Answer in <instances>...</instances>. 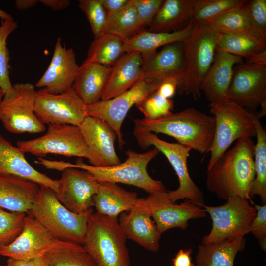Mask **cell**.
Returning <instances> with one entry per match:
<instances>
[{"instance_id": "d4e9b609", "label": "cell", "mask_w": 266, "mask_h": 266, "mask_svg": "<svg viewBox=\"0 0 266 266\" xmlns=\"http://www.w3.org/2000/svg\"><path fill=\"white\" fill-rule=\"evenodd\" d=\"M38 184L16 176L0 174V208L27 214L36 200Z\"/></svg>"}, {"instance_id": "7dc6e473", "label": "cell", "mask_w": 266, "mask_h": 266, "mask_svg": "<svg viewBox=\"0 0 266 266\" xmlns=\"http://www.w3.org/2000/svg\"><path fill=\"white\" fill-rule=\"evenodd\" d=\"M192 252L191 248L180 249L172 259V266H196L192 262L191 255Z\"/></svg>"}, {"instance_id": "9f6ffc18", "label": "cell", "mask_w": 266, "mask_h": 266, "mask_svg": "<svg viewBox=\"0 0 266 266\" xmlns=\"http://www.w3.org/2000/svg\"><path fill=\"white\" fill-rule=\"evenodd\" d=\"M3 96H4V93H3L2 90L0 89V104L1 102V100H2V98L3 97Z\"/></svg>"}, {"instance_id": "8fae6325", "label": "cell", "mask_w": 266, "mask_h": 266, "mask_svg": "<svg viewBox=\"0 0 266 266\" xmlns=\"http://www.w3.org/2000/svg\"><path fill=\"white\" fill-rule=\"evenodd\" d=\"M36 92L31 83H17L4 95L0 107V120L8 131L21 134L45 131L44 124L35 113Z\"/></svg>"}, {"instance_id": "1f68e13d", "label": "cell", "mask_w": 266, "mask_h": 266, "mask_svg": "<svg viewBox=\"0 0 266 266\" xmlns=\"http://www.w3.org/2000/svg\"><path fill=\"white\" fill-rule=\"evenodd\" d=\"M256 130L257 139L254 153L255 176L250 191L251 199L259 196L263 204L266 203V133L257 115L249 111Z\"/></svg>"}, {"instance_id": "f35d334b", "label": "cell", "mask_w": 266, "mask_h": 266, "mask_svg": "<svg viewBox=\"0 0 266 266\" xmlns=\"http://www.w3.org/2000/svg\"><path fill=\"white\" fill-rule=\"evenodd\" d=\"M27 214L8 212L0 208V253L21 233Z\"/></svg>"}, {"instance_id": "4dcf8cb0", "label": "cell", "mask_w": 266, "mask_h": 266, "mask_svg": "<svg viewBox=\"0 0 266 266\" xmlns=\"http://www.w3.org/2000/svg\"><path fill=\"white\" fill-rule=\"evenodd\" d=\"M44 257L49 266H97L83 245L57 239Z\"/></svg>"}, {"instance_id": "277c9868", "label": "cell", "mask_w": 266, "mask_h": 266, "mask_svg": "<svg viewBox=\"0 0 266 266\" xmlns=\"http://www.w3.org/2000/svg\"><path fill=\"white\" fill-rule=\"evenodd\" d=\"M92 208L82 214L65 207L51 189L40 186L38 197L27 214L35 219L55 239L83 244Z\"/></svg>"}, {"instance_id": "8992f818", "label": "cell", "mask_w": 266, "mask_h": 266, "mask_svg": "<svg viewBox=\"0 0 266 266\" xmlns=\"http://www.w3.org/2000/svg\"><path fill=\"white\" fill-rule=\"evenodd\" d=\"M160 151L154 148L139 153L131 149L126 152L127 159L119 164L108 167H98L84 163L78 159L75 164L67 163V167L84 170L98 182H111L134 186L149 194L166 191L163 183L153 179L147 170L149 163Z\"/></svg>"}, {"instance_id": "ee69618b", "label": "cell", "mask_w": 266, "mask_h": 266, "mask_svg": "<svg viewBox=\"0 0 266 266\" xmlns=\"http://www.w3.org/2000/svg\"><path fill=\"white\" fill-rule=\"evenodd\" d=\"M252 204L256 210V214L250 224L249 233L259 240L266 237V204Z\"/></svg>"}, {"instance_id": "f1b7e54d", "label": "cell", "mask_w": 266, "mask_h": 266, "mask_svg": "<svg viewBox=\"0 0 266 266\" xmlns=\"http://www.w3.org/2000/svg\"><path fill=\"white\" fill-rule=\"evenodd\" d=\"M244 237L214 243L200 244L195 258L196 266H233L238 252L245 247Z\"/></svg>"}, {"instance_id": "5bb4252c", "label": "cell", "mask_w": 266, "mask_h": 266, "mask_svg": "<svg viewBox=\"0 0 266 266\" xmlns=\"http://www.w3.org/2000/svg\"><path fill=\"white\" fill-rule=\"evenodd\" d=\"M227 98L249 111L257 112L266 100V66L244 62L236 65Z\"/></svg>"}, {"instance_id": "ba28073f", "label": "cell", "mask_w": 266, "mask_h": 266, "mask_svg": "<svg viewBox=\"0 0 266 266\" xmlns=\"http://www.w3.org/2000/svg\"><path fill=\"white\" fill-rule=\"evenodd\" d=\"M17 147L24 153H31L38 158L49 154L83 157L88 160L91 165L99 167L78 126L49 124L45 134L31 140L18 141Z\"/></svg>"}, {"instance_id": "836d02e7", "label": "cell", "mask_w": 266, "mask_h": 266, "mask_svg": "<svg viewBox=\"0 0 266 266\" xmlns=\"http://www.w3.org/2000/svg\"><path fill=\"white\" fill-rule=\"evenodd\" d=\"M139 32L136 11L132 0H129L128 3L120 9L107 13L102 33L112 34L124 41Z\"/></svg>"}, {"instance_id": "8d00e7d4", "label": "cell", "mask_w": 266, "mask_h": 266, "mask_svg": "<svg viewBox=\"0 0 266 266\" xmlns=\"http://www.w3.org/2000/svg\"><path fill=\"white\" fill-rule=\"evenodd\" d=\"M245 0H194L191 22H206L241 5Z\"/></svg>"}, {"instance_id": "f6af8a7d", "label": "cell", "mask_w": 266, "mask_h": 266, "mask_svg": "<svg viewBox=\"0 0 266 266\" xmlns=\"http://www.w3.org/2000/svg\"><path fill=\"white\" fill-rule=\"evenodd\" d=\"M179 81L176 79H169L163 81L158 87L156 91L162 96L170 99L177 91Z\"/></svg>"}, {"instance_id": "681fc988", "label": "cell", "mask_w": 266, "mask_h": 266, "mask_svg": "<svg viewBox=\"0 0 266 266\" xmlns=\"http://www.w3.org/2000/svg\"><path fill=\"white\" fill-rule=\"evenodd\" d=\"M39 1L53 10L64 9L70 3V1L68 0H40Z\"/></svg>"}, {"instance_id": "bcb514c9", "label": "cell", "mask_w": 266, "mask_h": 266, "mask_svg": "<svg viewBox=\"0 0 266 266\" xmlns=\"http://www.w3.org/2000/svg\"><path fill=\"white\" fill-rule=\"evenodd\" d=\"M7 266H49V265L44 256L27 260L8 258L7 261Z\"/></svg>"}, {"instance_id": "11a10c76", "label": "cell", "mask_w": 266, "mask_h": 266, "mask_svg": "<svg viewBox=\"0 0 266 266\" xmlns=\"http://www.w3.org/2000/svg\"><path fill=\"white\" fill-rule=\"evenodd\" d=\"M259 241V245L260 246V247L261 248V249L264 251H266V237H265L264 238H262Z\"/></svg>"}, {"instance_id": "44dd1931", "label": "cell", "mask_w": 266, "mask_h": 266, "mask_svg": "<svg viewBox=\"0 0 266 266\" xmlns=\"http://www.w3.org/2000/svg\"><path fill=\"white\" fill-rule=\"evenodd\" d=\"M142 55L144 78L160 83L166 80L176 79L180 84L184 69L181 42L165 45L159 51Z\"/></svg>"}, {"instance_id": "816d5d0a", "label": "cell", "mask_w": 266, "mask_h": 266, "mask_svg": "<svg viewBox=\"0 0 266 266\" xmlns=\"http://www.w3.org/2000/svg\"><path fill=\"white\" fill-rule=\"evenodd\" d=\"M39 0H17L15 4L16 7L20 10L27 9L34 6Z\"/></svg>"}, {"instance_id": "484cf974", "label": "cell", "mask_w": 266, "mask_h": 266, "mask_svg": "<svg viewBox=\"0 0 266 266\" xmlns=\"http://www.w3.org/2000/svg\"><path fill=\"white\" fill-rule=\"evenodd\" d=\"M99 183L98 190L93 198V206L96 212L103 215L118 218L121 213L135 206L139 199L136 192L128 191L117 183Z\"/></svg>"}, {"instance_id": "83f0119b", "label": "cell", "mask_w": 266, "mask_h": 266, "mask_svg": "<svg viewBox=\"0 0 266 266\" xmlns=\"http://www.w3.org/2000/svg\"><path fill=\"white\" fill-rule=\"evenodd\" d=\"M194 3V0H164L148 31L170 33L184 29L191 22Z\"/></svg>"}, {"instance_id": "7a4b0ae2", "label": "cell", "mask_w": 266, "mask_h": 266, "mask_svg": "<svg viewBox=\"0 0 266 266\" xmlns=\"http://www.w3.org/2000/svg\"><path fill=\"white\" fill-rule=\"evenodd\" d=\"M133 122L135 129L167 135L179 144L201 154L209 152L213 140L214 117L194 108L157 120L136 119Z\"/></svg>"}, {"instance_id": "30bf717a", "label": "cell", "mask_w": 266, "mask_h": 266, "mask_svg": "<svg viewBox=\"0 0 266 266\" xmlns=\"http://www.w3.org/2000/svg\"><path fill=\"white\" fill-rule=\"evenodd\" d=\"M208 213L212 221L210 233L203 236L202 244L231 240L249 233L250 224L256 214V210L249 200L240 197H230L219 206L202 207Z\"/></svg>"}, {"instance_id": "f907efd6", "label": "cell", "mask_w": 266, "mask_h": 266, "mask_svg": "<svg viewBox=\"0 0 266 266\" xmlns=\"http://www.w3.org/2000/svg\"><path fill=\"white\" fill-rule=\"evenodd\" d=\"M247 64L258 66H266V49L255 53L246 59Z\"/></svg>"}, {"instance_id": "d590c367", "label": "cell", "mask_w": 266, "mask_h": 266, "mask_svg": "<svg viewBox=\"0 0 266 266\" xmlns=\"http://www.w3.org/2000/svg\"><path fill=\"white\" fill-rule=\"evenodd\" d=\"M219 32L248 33L250 22L248 0L206 22Z\"/></svg>"}, {"instance_id": "52a82bcc", "label": "cell", "mask_w": 266, "mask_h": 266, "mask_svg": "<svg viewBox=\"0 0 266 266\" xmlns=\"http://www.w3.org/2000/svg\"><path fill=\"white\" fill-rule=\"evenodd\" d=\"M210 112L215 118L213 142L209 150L210 158L207 169L226 151L235 140L256 137L254 124L249 111L227 100L209 105Z\"/></svg>"}, {"instance_id": "c3c4849f", "label": "cell", "mask_w": 266, "mask_h": 266, "mask_svg": "<svg viewBox=\"0 0 266 266\" xmlns=\"http://www.w3.org/2000/svg\"><path fill=\"white\" fill-rule=\"evenodd\" d=\"M129 0H100L107 13H113L126 5Z\"/></svg>"}, {"instance_id": "d6a6232c", "label": "cell", "mask_w": 266, "mask_h": 266, "mask_svg": "<svg viewBox=\"0 0 266 266\" xmlns=\"http://www.w3.org/2000/svg\"><path fill=\"white\" fill-rule=\"evenodd\" d=\"M266 49V41L248 33L219 32L216 43V52L223 51L241 58Z\"/></svg>"}, {"instance_id": "f546056e", "label": "cell", "mask_w": 266, "mask_h": 266, "mask_svg": "<svg viewBox=\"0 0 266 266\" xmlns=\"http://www.w3.org/2000/svg\"><path fill=\"white\" fill-rule=\"evenodd\" d=\"M193 26L192 22L184 29L170 33H154L142 30L124 41V53L133 51L146 54L157 51L160 47L182 42L189 34Z\"/></svg>"}, {"instance_id": "3957f363", "label": "cell", "mask_w": 266, "mask_h": 266, "mask_svg": "<svg viewBox=\"0 0 266 266\" xmlns=\"http://www.w3.org/2000/svg\"><path fill=\"white\" fill-rule=\"evenodd\" d=\"M192 23L189 34L181 42L184 69L177 91L198 100L200 84L214 59L219 32L206 22Z\"/></svg>"}, {"instance_id": "9c48e42d", "label": "cell", "mask_w": 266, "mask_h": 266, "mask_svg": "<svg viewBox=\"0 0 266 266\" xmlns=\"http://www.w3.org/2000/svg\"><path fill=\"white\" fill-rule=\"evenodd\" d=\"M133 134L142 148L153 146L161 152L174 170L179 186L175 190L166 191L169 200L174 203L180 199H187L202 207L205 205L204 195L191 179L187 167V159L191 149L178 143L165 141L146 130L134 128Z\"/></svg>"}, {"instance_id": "2e32d148", "label": "cell", "mask_w": 266, "mask_h": 266, "mask_svg": "<svg viewBox=\"0 0 266 266\" xmlns=\"http://www.w3.org/2000/svg\"><path fill=\"white\" fill-rule=\"evenodd\" d=\"M145 199L152 217L161 233L175 228L185 230L190 219L201 218L207 215L203 207L190 200L179 204L171 202L166 191L150 194Z\"/></svg>"}, {"instance_id": "7bdbcfd3", "label": "cell", "mask_w": 266, "mask_h": 266, "mask_svg": "<svg viewBox=\"0 0 266 266\" xmlns=\"http://www.w3.org/2000/svg\"><path fill=\"white\" fill-rule=\"evenodd\" d=\"M164 0H132L136 11L140 32L149 26Z\"/></svg>"}, {"instance_id": "e0dca14e", "label": "cell", "mask_w": 266, "mask_h": 266, "mask_svg": "<svg viewBox=\"0 0 266 266\" xmlns=\"http://www.w3.org/2000/svg\"><path fill=\"white\" fill-rule=\"evenodd\" d=\"M118 222L127 239L148 251L159 250L162 233L152 217L145 198H139L131 209L121 213Z\"/></svg>"}, {"instance_id": "db71d44e", "label": "cell", "mask_w": 266, "mask_h": 266, "mask_svg": "<svg viewBox=\"0 0 266 266\" xmlns=\"http://www.w3.org/2000/svg\"><path fill=\"white\" fill-rule=\"evenodd\" d=\"M0 18L2 20L14 19L13 17L8 13L0 9Z\"/></svg>"}, {"instance_id": "7c38bea8", "label": "cell", "mask_w": 266, "mask_h": 266, "mask_svg": "<svg viewBox=\"0 0 266 266\" xmlns=\"http://www.w3.org/2000/svg\"><path fill=\"white\" fill-rule=\"evenodd\" d=\"M161 83L143 77L132 88L107 100H100L86 106L87 116L106 121L115 131L119 146L122 149L124 141L121 131L123 122L130 108L156 91Z\"/></svg>"}, {"instance_id": "e575fe53", "label": "cell", "mask_w": 266, "mask_h": 266, "mask_svg": "<svg viewBox=\"0 0 266 266\" xmlns=\"http://www.w3.org/2000/svg\"><path fill=\"white\" fill-rule=\"evenodd\" d=\"M124 41L108 33H102L94 38L88 49L87 62L112 66L125 53Z\"/></svg>"}, {"instance_id": "ab89813d", "label": "cell", "mask_w": 266, "mask_h": 266, "mask_svg": "<svg viewBox=\"0 0 266 266\" xmlns=\"http://www.w3.org/2000/svg\"><path fill=\"white\" fill-rule=\"evenodd\" d=\"M136 106L144 115V118L155 120L172 113L174 101L170 99L162 96L156 91L137 104Z\"/></svg>"}, {"instance_id": "9a60e30c", "label": "cell", "mask_w": 266, "mask_h": 266, "mask_svg": "<svg viewBox=\"0 0 266 266\" xmlns=\"http://www.w3.org/2000/svg\"><path fill=\"white\" fill-rule=\"evenodd\" d=\"M56 193L59 201L67 209L82 214L92 208L93 198L99 183L87 171L76 168L63 169Z\"/></svg>"}, {"instance_id": "60d3db41", "label": "cell", "mask_w": 266, "mask_h": 266, "mask_svg": "<svg viewBox=\"0 0 266 266\" xmlns=\"http://www.w3.org/2000/svg\"><path fill=\"white\" fill-rule=\"evenodd\" d=\"M79 7L85 14L90 23L94 38L102 33L107 12L100 0H80Z\"/></svg>"}, {"instance_id": "603a6c76", "label": "cell", "mask_w": 266, "mask_h": 266, "mask_svg": "<svg viewBox=\"0 0 266 266\" xmlns=\"http://www.w3.org/2000/svg\"><path fill=\"white\" fill-rule=\"evenodd\" d=\"M0 174L9 175L58 191V180H54L33 167L24 153L0 134Z\"/></svg>"}, {"instance_id": "cb8c5ba5", "label": "cell", "mask_w": 266, "mask_h": 266, "mask_svg": "<svg viewBox=\"0 0 266 266\" xmlns=\"http://www.w3.org/2000/svg\"><path fill=\"white\" fill-rule=\"evenodd\" d=\"M142 55L138 52L124 53L111 66L100 100H107L115 97L142 79Z\"/></svg>"}, {"instance_id": "ac0fdd59", "label": "cell", "mask_w": 266, "mask_h": 266, "mask_svg": "<svg viewBox=\"0 0 266 266\" xmlns=\"http://www.w3.org/2000/svg\"><path fill=\"white\" fill-rule=\"evenodd\" d=\"M79 67L73 49L63 45L58 37L51 62L35 86L52 94L66 92L73 87Z\"/></svg>"}, {"instance_id": "d6986e66", "label": "cell", "mask_w": 266, "mask_h": 266, "mask_svg": "<svg viewBox=\"0 0 266 266\" xmlns=\"http://www.w3.org/2000/svg\"><path fill=\"white\" fill-rule=\"evenodd\" d=\"M54 239L38 221L27 214L21 233L0 252V255L18 260L44 256Z\"/></svg>"}, {"instance_id": "4316f807", "label": "cell", "mask_w": 266, "mask_h": 266, "mask_svg": "<svg viewBox=\"0 0 266 266\" xmlns=\"http://www.w3.org/2000/svg\"><path fill=\"white\" fill-rule=\"evenodd\" d=\"M111 68L85 61L79 67L73 88L86 105L100 100Z\"/></svg>"}, {"instance_id": "6da1fadb", "label": "cell", "mask_w": 266, "mask_h": 266, "mask_svg": "<svg viewBox=\"0 0 266 266\" xmlns=\"http://www.w3.org/2000/svg\"><path fill=\"white\" fill-rule=\"evenodd\" d=\"M254 148L251 137L237 140L207 169V190L222 200L240 197L252 203L249 194L255 176Z\"/></svg>"}, {"instance_id": "74e56055", "label": "cell", "mask_w": 266, "mask_h": 266, "mask_svg": "<svg viewBox=\"0 0 266 266\" xmlns=\"http://www.w3.org/2000/svg\"><path fill=\"white\" fill-rule=\"evenodd\" d=\"M18 27L14 19L2 20L0 26V89L4 95L13 87L9 78V54L7 39L10 33Z\"/></svg>"}, {"instance_id": "4fadbf2b", "label": "cell", "mask_w": 266, "mask_h": 266, "mask_svg": "<svg viewBox=\"0 0 266 266\" xmlns=\"http://www.w3.org/2000/svg\"><path fill=\"white\" fill-rule=\"evenodd\" d=\"M86 105L72 87L58 94L41 88L36 92L35 113L43 124L79 127L87 116Z\"/></svg>"}, {"instance_id": "f5cc1de1", "label": "cell", "mask_w": 266, "mask_h": 266, "mask_svg": "<svg viewBox=\"0 0 266 266\" xmlns=\"http://www.w3.org/2000/svg\"><path fill=\"white\" fill-rule=\"evenodd\" d=\"M260 106L261 107L260 111L258 113L257 115L259 118L264 117L266 114V100H264L261 104Z\"/></svg>"}, {"instance_id": "7402d4cb", "label": "cell", "mask_w": 266, "mask_h": 266, "mask_svg": "<svg viewBox=\"0 0 266 266\" xmlns=\"http://www.w3.org/2000/svg\"><path fill=\"white\" fill-rule=\"evenodd\" d=\"M244 62L243 58L226 52L217 51L213 62L202 81L200 90L211 103L228 100L227 93L231 82L233 69Z\"/></svg>"}, {"instance_id": "5b68a950", "label": "cell", "mask_w": 266, "mask_h": 266, "mask_svg": "<svg viewBox=\"0 0 266 266\" xmlns=\"http://www.w3.org/2000/svg\"><path fill=\"white\" fill-rule=\"evenodd\" d=\"M127 239L118 218L93 212L83 245L97 266H131Z\"/></svg>"}, {"instance_id": "b9f144b4", "label": "cell", "mask_w": 266, "mask_h": 266, "mask_svg": "<svg viewBox=\"0 0 266 266\" xmlns=\"http://www.w3.org/2000/svg\"><path fill=\"white\" fill-rule=\"evenodd\" d=\"M250 29L249 33L266 41V0H248Z\"/></svg>"}, {"instance_id": "ffe728a7", "label": "cell", "mask_w": 266, "mask_h": 266, "mask_svg": "<svg viewBox=\"0 0 266 266\" xmlns=\"http://www.w3.org/2000/svg\"><path fill=\"white\" fill-rule=\"evenodd\" d=\"M79 127L99 167L114 166L121 163L115 149L116 133L106 121L87 116Z\"/></svg>"}]
</instances>
